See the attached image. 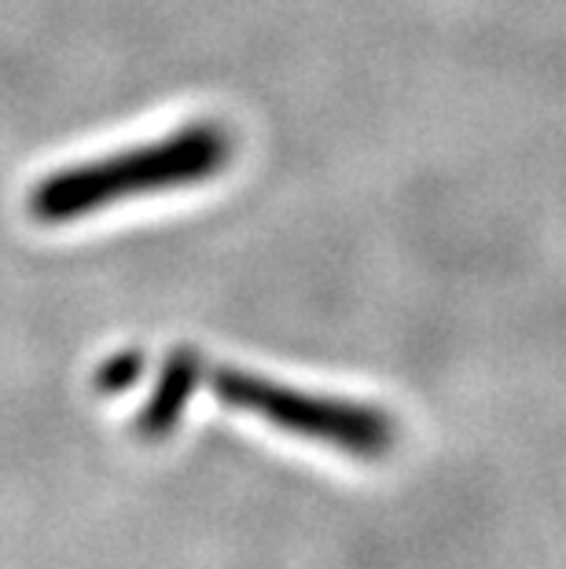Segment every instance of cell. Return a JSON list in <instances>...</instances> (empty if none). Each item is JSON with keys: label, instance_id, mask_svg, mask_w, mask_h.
Returning a JSON list of instances; mask_svg holds the SVG:
<instances>
[{"label": "cell", "instance_id": "obj_4", "mask_svg": "<svg viewBox=\"0 0 566 569\" xmlns=\"http://www.w3.org/2000/svg\"><path fill=\"white\" fill-rule=\"evenodd\" d=\"M140 368H143V357L140 353H118L115 360H107L100 368V390L103 393H115V390H126L140 379Z\"/></svg>", "mask_w": 566, "mask_h": 569}, {"label": "cell", "instance_id": "obj_3", "mask_svg": "<svg viewBox=\"0 0 566 569\" xmlns=\"http://www.w3.org/2000/svg\"><path fill=\"white\" fill-rule=\"evenodd\" d=\"M202 379V365L191 349H173L159 371V382L151 390V401L137 416V433L143 441H166L185 419L191 393Z\"/></svg>", "mask_w": 566, "mask_h": 569}, {"label": "cell", "instance_id": "obj_1", "mask_svg": "<svg viewBox=\"0 0 566 569\" xmlns=\"http://www.w3.org/2000/svg\"><path fill=\"white\" fill-rule=\"evenodd\" d=\"M232 159V137L218 122H191L159 143H143L96 162H78L44 177L30 191V213L44 224H63L107 206L143 196L202 184Z\"/></svg>", "mask_w": 566, "mask_h": 569}, {"label": "cell", "instance_id": "obj_2", "mask_svg": "<svg viewBox=\"0 0 566 569\" xmlns=\"http://www.w3.org/2000/svg\"><path fill=\"white\" fill-rule=\"evenodd\" d=\"M210 382L221 405L272 422L291 438L339 448V452L360 459H379L397 445V422L383 408L346 401V397L306 393L239 368H218Z\"/></svg>", "mask_w": 566, "mask_h": 569}]
</instances>
